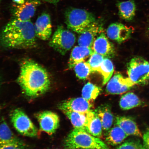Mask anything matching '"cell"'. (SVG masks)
<instances>
[{
	"label": "cell",
	"instance_id": "1",
	"mask_svg": "<svg viewBox=\"0 0 149 149\" xmlns=\"http://www.w3.org/2000/svg\"><path fill=\"white\" fill-rule=\"evenodd\" d=\"M17 82L26 96L35 98L45 94L51 86L50 75L45 68L32 59L22 61Z\"/></svg>",
	"mask_w": 149,
	"mask_h": 149
},
{
	"label": "cell",
	"instance_id": "2",
	"mask_svg": "<svg viewBox=\"0 0 149 149\" xmlns=\"http://www.w3.org/2000/svg\"><path fill=\"white\" fill-rule=\"evenodd\" d=\"M36 37L31 20L22 21L12 18L1 30L0 43L10 49H31L37 46Z\"/></svg>",
	"mask_w": 149,
	"mask_h": 149
},
{
	"label": "cell",
	"instance_id": "3",
	"mask_svg": "<svg viewBox=\"0 0 149 149\" xmlns=\"http://www.w3.org/2000/svg\"><path fill=\"white\" fill-rule=\"evenodd\" d=\"M64 146L68 149H109L98 138L85 130L75 128L66 138Z\"/></svg>",
	"mask_w": 149,
	"mask_h": 149
},
{
	"label": "cell",
	"instance_id": "4",
	"mask_svg": "<svg viewBox=\"0 0 149 149\" xmlns=\"http://www.w3.org/2000/svg\"><path fill=\"white\" fill-rule=\"evenodd\" d=\"M65 17L68 29L79 34L96 20L95 16L92 13L72 7L65 11Z\"/></svg>",
	"mask_w": 149,
	"mask_h": 149
},
{
	"label": "cell",
	"instance_id": "5",
	"mask_svg": "<svg viewBox=\"0 0 149 149\" xmlns=\"http://www.w3.org/2000/svg\"><path fill=\"white\" fill-rule=\"evenodd\" d=\"M127 72L135 85H145L149 83V62L140 56L133 57L128 63Z\"/></svg>",
	"mask_w": 149,
	"mask_h": 149
},
{
	"label": "cell",
	"instance_id": "6",
	"mask_svg": "<svg viewBox=\"0 0 149 149\" xmlns=\"http://www.w3.org/2000/svg\"><path fill=\"white\" fill-rule=\"evenodd\" d=\"M75 35L62 25L58 26L49 42V46L61 55H64L75 43Z\"/></svg>",
	"mask_w": 149,
	"mask_h": 149
},
{
	"label": "cell",
	"instance_id": "7",
	"mask_svg": "<svg viewBox=\"0 0 149 149\" xmlns=\"http://www.w3.org/2000/svg\"><path fill=\"white\" fill-rule=\"evenodd\" d=\"M10 118L15 129L20 134L31 137L38 135V129L22 109H14L10 113Z\"/></svg>",
	"mask_w": 149,
	"mask_h": 149
},
{
	"label": "cell",
	"instance_id": "8",
	"mask_svg": "<svg viewBox=\"0 0 149 149\" xmlns=\"http://www.w3.org/2000/svg\"><path fill=\"white\" fill-rule=\"evenodd\" d=\"M40 3V0H25L23 4H14L11 9L12 18L22 21L30 20Z\"/></svg>",
	"mask_w": 149,
	"mask_h": 149
},
{
	"label": "cell",
	"instance_id": "9",
	"mask_svg": "<svg viewBox=\"0 0 149 149\" xmlns=\"http://www.w3.org/2000/svg\"><path fill=\"white\" fill-rule=\"evenodd\" d=\"M40 124V130L49 135L53 134L58 128L60 119L56 113L50 111H45L35 115Z\"/></svg>",
	"mask_w": 149,
	"mask_h": 149
},
{
	"label": "cell",
	"instance_id": "10",
	"mask_svg": "<svg viewBox=\"0 0 149 149\" xmlns=\"http://www.w3.org/2000/svg\"><path fill=\"white\" fill-rule=\"evenodd\" d=\"M102 32L103 22L102 19L96 20L80 33L78 40L79 45L92 48L97 37Z\"/></svg>",
	"mask_w": 149,
	"mask_h": 149
},
{
	"label": "cell",
	"instance_id": "11",
	"mask_svg": "<svg viewBox=\"0 0 149 149\" xmlns=\"http://www.w3.org/2000/svg\"><path fill=\"white\" fill-rule=\"evenodd\" d=\"M107 83L106 91L111 94H123L135 85L129 77H125L120 73L115 74Z\"/></svg>",
	"mask_w": 149,
	"mask_h": 149
},
{
	"label": "cell",
	"instance_id": "12",
	"mask_svg": "<svg viewBox=\"0 0 149 149\" xmlns=\"http://www.w3.org/2000/svg\"><path fill=\"white\" fill-rule=\"evenodd\" d=\"M61 111H70L87 113L92 110L93 105L90 102L83 97L70 99L61 102L58 106Z\"/></svg>",
	"mask_w": 149,
	"mask_h": 149
},
{
	"label": "cell",
	"instance_id": "13",
	"mask_svg": "<svg viewBox=\"0 0 149 149\" xmlns=\"http://www.w3.org/2000/svg\"><path fill=\"white\" fill-rule=\"evenodd\" d=\"M133 31V28L128 27L122 23H115L109 26L107 33L109 38L121 43L129 39Z\"/></svg>",
	"mask_w": 149,
	"mask_h": 149
},
{
	"label": "cell",
	"instance_id": "14",
	"mask_svg": "<svg viewBox=\"0 0 149 149\" xmlns=\"http://www.w3.org/2000/svg\"><path fill=\"white\" fill-rule=\"evenodd\" d=\"M51 17L47 13H42L38 16L34 25L37 37L43 40H49L52 33Z\"/></svg>",
	"mask_w": 149,
	"mask_h": 149
},
{
	"label": "cell",
	"instance_id": "15",
	"mask_svg": "<svg viewBox=\"0 0 149 149\" xmlns=\"http://www.w3.org/2000/svg\"><path fill=\"white\" fill-rule=\"evenodd\" d=\"M92 48L94 52L105 58H111L115 55L114 46L103 32L97 37Z\"/></svg>",
	"mask_w": 149,
	"mask_h": 149
},
{
	"label": "cell",
	"instance_id": "16",
	"mask_svg": "<svg viewBox=\"0 0 149 149\" xmlns=\"http://www.w3.org/2000/svg\"><path fill=\"white\" fill-rule=\"evenodd\" d=\"M94 53L92 48L80 46H75L70 54L68 63L69 68H73L76 64L85 61Z\"/></svg>",
	"mask_w": 149,
	"mask_h": 149
},
{
	"label": "cell",
	"instance_id": "17",
	"mask_svg": "<svg viewBox=\"0 0 149 149\" xmlns=\"http://www.w3.org/2000/svg\"><path fill=\"white\" fill-rule=\"evenodd\" d=\"M25 144L14 133L3 118L0 124V147L7 145Z\"/></svg>",
	"mask_w": 149,
	"mask_h": 149
},
{
	"label": "cell",
	"instance_id": "18",
	"mask_svg": "<svg viewBox=\"0 0 149 149\" xmlns=\"http://www.w3.org/2000/svg\"><path fill=\"white\" fill-rule=\"evenodd\" d=\"M116 124L122 128L128 136L133 135L142 137V135L136 123L133 119L126 116L116 117Z\"/></svg>",
	"mask_w": 149,
	"mask_h": 149
},
{
	"label": "cell",
	"instance_id": "19",
	"mask_svg": "<svg viewBox=\"0 0 149 149\" xmlns=\"http://www.w3.org/2000/svg\"><path fill=\"white\" fill-rule=\"evenodd\" d=\"M117 6L118 10L120 17L126 21H132L136 15V7L134 0L118 1Z\"/></svg>",
	"mask_w": 149,
	"mask_h": 149
},
{
	"label": "cell",
	"instance_id": "20",
	"mask_svg": "<svg viewBox=\"0 0 149 149\" xmlns=\"http://www.w3.org/2000/svg\"><path fill=\"white\" fill-rule=\"evenodd\" d=\"M99 117L104 131H109L113 125V116L111 107L108 105H102L94 111Z\"/></svg>",
	"mask_w": 149,
	"mask_h": 149
},
{
	"label": "cell",
	"instance_id": "21",
	"mask_svg": "<svg viewBox=\"0 0 149 149\" xmlns=\"http://www.w3.org/2000/svg\"><path fill=\"white\" fill-rule=\"evenodd\" d=\"M87 132L94 136L99 138L102 136V126L99 117L94 111L87 113Z\"/></svg>",
	"mask_w": 149,
	"mask_h": 149
},
{
	"label": "cell",
	"instance_id": "22",
	"mask_svg": "<svg viewBox=\"0 0 149 149\" xmlns=\"http://www.w3.org/2000/svg\"><path fill=\"white\" fill-rule=\"evenodd\" d=\"M63 112L70 120L74 128L87 132V113H83L70 111Z\"/></svg>",
	"mask_w": 149,
	"mask_h": 149
},
{
	"label": "cell",
	"instance_id": "23",
	"mask_svg": "<svg viewBox=\"0 0 149 149\" xmlns=\"http://www.w3.org/2000/svg\"><path fill=\"white\" fill-rule=\"evenodd\" d=\"M143 105V102L138 97L132 92L124 95L120 101V107L124 110H128Z\"/></svg>",
	"mask_w": 149,
	"mask_h": 149
},
{
	"label": "cell",
	"instance_id": "24",
	"mask_svg": "<svg viewBox=\"0 0 149 149\" xmlns=\"http://www.w3.org/2000/svg\"><path fill=\"white\" fill-rule=\"evenodd\" d=\"M106 140L108 144L115 146L120 144L128 135L120 127L116 125L107 132Z\"/></svg>",
	"mask_w": 149,
	"mask_h": 149
},
{
	"label": "cell",
	"instance_id": "25",
	"mask_svg": "<svg viewBox=\"0 0 149 149\" xmlns=\"http://www.w3.org/2000/svg\"><path fill=\"white\" fill-rule=\"evenodd\" d=\"M113 70V63L109 58H105L97 72L102 74L103 85L106 84L110 79Z\"/></svg>",
	"mask_w": 149,
	"mask_h": 149
},
{
	"label": "cell",
	"instance_id": "26",
	"mask_svg": "<svg viewBox=\"0 0 149 149\" xmlns=\"http://www.w3.org/2000/svg\"><path fill=\"white\" fill-rule=\"evenodd\" d=\"M101 91L100 87L90 82L87 83L82 90V97L91 102L96 99Z\"/></svg>",
	"mask_w": 149,
	"mask_h": 149
},
{
	"label": "cell",
	"instance_id": "27",
	"mask_svg": "<svg viewBox=\"0 0 149 149\" xmlns=\"http://www.w3.org/2000/svg\"><path fill=\"white\" fill-rule=\"evenodd\" d=\"M74 68L76 76L81 79H86L92 72L88 61H83L78 63L75 65Z\"/></svg>",
	"mask_w": 149,
	"mask_h": 149
},
{
	"label": "cell",
	"instance_id": "28",
	"mask_svg": "<svg viewBox=\"0 0 149 149\" xmlns=\"http://www.w3.org/2000/svg\"><path fill=\"white\" fill-rule=\"evenodd\" d=\"M105 57L94 52L88 61L92 72H97Z\"/></svg>",
	"mask_w": 149,
	"mask_h": 149
},
{
	"label": "cell",
	"instance_id": "29",
	"mask_svg": "<svg viewBox=\"0 0 149 149\" xmlns=\"http://www.w3.org/2000/svg\"><path fill=\"white\" fill-rule=\"evenodd\" d=\"M116 149H146L143 144L138 140H130L126 141Z\"/></svg>",
	"mask_w": 149,
	"mask_h": 149
},
{
	"label": "cell",
	"instance_id": "30",
	"mask_svg": "<svg viewBox=\"0 0 149 149\" xmlns=\"http://www.w3.org/2000/svg\"><path fill=\"white\" fill-rule=\"evenodd\" d=\"M26 146L24 144H10L0 147V149H26Z\"/></svg>",
	"mask_w": 149,
	"mask_h": 149
},
{
	"label": "cell",
	"instance_id": "31",
	"mask_svg": "<svg viewBox=\"0 0 149 149\" xmlns=\"http://www.w3.org/2000/svg\"><path fill=\"white\" fill-rule=\"evenodd\" d=\"M143 145L146 149H149V128L145 132L143 135Z\"/></svg>",
	"mask_w": 149,
	"mask_h": 149
},
{
	"label": "cell",
	"instance_id": "32",
	"mask_svg": "<svg viewBox=\"0 0 149 149\" xmlns=\"http://www.w3.org/2000/svg\"><path fill=\"white\" fill-rule=\"evenodd\" d=\"M43 1L55 5L62 0H43Z\"/></svg>",
	"mask_w": 149,
	"mask_h": 149
},
{
	"label": "cell",
	"instance_id": "33",
	"mask_svg": "<svg viewBox=\"0 0 149 149\" xmlns=\"http://www.w3.org/2000/svg\"><path fill=\"white\" fill-rule=\"evenodd\" d=\"M14 3L17 5H22L25 2V0H13Z\"/></svg>",
	"mask_w": 149,
	"mask_h": 149
},
{
	"label": "cell",
	"instance_id": "34",
	"mask_svg": "<svg viewBox=\"0 0 149 149\" xmlns=\"http://www.w3.org/2000/svg\"><path fill=\"white\" fill-rule=\"evenodd\" d=\"M1 106H0V113H1Z\"/></svg>",
	"mask_w": 149,
	"mask_h": 149
},
{
	"label": "cell",
	"instance_id": "35",
	"mask_svg": "<svg viewBox=\"0 0 149 149\" xmlns=\"http://www.w3.org/2000/svg\"><path fill=\"white\" fill-rule=\"evenodd\" d=\"M1 1L2 0H0V5H1Z\"/></svg>",
	"mask_w": 149,
	"mask_h": 149
},
{
	"label": "cell",
	"instance_id": "36",
	"mask_svg": "<svg viewBox=\"0 0 149 149\" xmlns=\"http://www.w3.org/2000/svg\"><path fill=\"white\" fill-rule=\"evenodd\" d=\"M1 78H0V84H1Z\"/></svg>",
	"mask_w": 149,
	"mask_h": 149
},
{
	"label": "cell",
	"instance_id": "37",
	"mask_svg": "<svg viewBox=\"0 0 149 149\" xmlns=\"http://www.w3.org/2000/svg\"><path fill=\"white\" fill-rule=\"evenodd\" d=\"M98 1H101V0H98Z\"/></svg>",
	"mask_w": 149,
	"mask_h": 149
},
{
	"label": "cell",
	"instance_id": "38",
	"mask_svg": "<svg viewBox=\"0 0 149 149\" xmlns=\"http://www.w3.org/2000/svg\"></svg>",
	"mask_w": 149,
	"mask_h": 149
},
{
	"label": "cell",
	"instance_id": "39",
	"mask_svg": "<svg viewBox=\"0 0 149 149\" xmlns=\"http://www.w3.org/2000/svg\"></svg>",
	"mask_w": 149,
	"mask_h": 149
}]
</instances>
